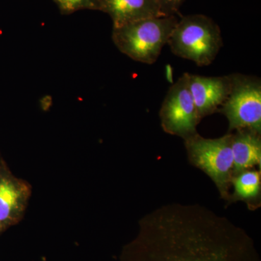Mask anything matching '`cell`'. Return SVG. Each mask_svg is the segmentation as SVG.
Listing matches in <instances>:
<instances>
[{"label":"cell","instance_id":"cell-1","mask_svg":"<svg viewBox=\"0 0 261 261\" xmlns=\"http://www.w3.org/2000/svg\"><path fill=\"white\" fill-rule=\"evenodd\" d=\"M123 261H260L248 233L198 204L170 203L146 215Z\"/></svg>","mask_w":261,"mask_h":261},{"label":"cell","instance_id":"cell-2","mask_svg":"<svg viewBox=\"0 0 261 261\" xmlns=\"http://www.w3.org/2000/svg\"><path fill=\"white\" fill-rule=\"evenodd\" d=\"M178 21L176 15L141 19L113 28L117 48L134 61L153 64Z\"/></svg>","mask_w":261,"mask_h":261},{"label":"cell","instance_id":"cell-3","mask_svg":"<svg viewBox=\"0 0 261 261\" xmlns=\"http://www.w3.org/2000/svg\"><path fill=\"white\" fill-rule=\"evenodd\" d=\"M168 44L175 56L206 66L216 59L223 39L214 20L204 15H190L178 19Z\"/></svg>","mask_w":261,"mask_h":261},{"label":"cell","instance_id":"cell-4","mask_svg":"<svg viewBox=\"0 0 261 261\" xmlns=\"http://www.w3.org/2000/svg\"><path fill=\"white\" fill-rule=\"evenodd\" d=\"M185 140L191 162L210 176L223 198L229 197L228 189L233 177L231 134L216 139L196 134Z\"/></svg>","mask_w":261,"mask_h":261},{"label":"cell","instance_id":"cell-5","mask_svg":"<svg viewBox=\"0 0 261 261\" xmlns=\"http://www.w3.org/2000/svg\"><path fill=\"white\" fill-rule=\"evenodd\" d=\"M232 84L219 111L227 118L229 130L261 132V82L257 77L231 74Z\"/></svg>","mask_w":261,"mask_h":261},{"label":"cell","instance_id":"cell-6","mask_svg":"<svg viewBox=\"0 0 261 261\" xmlns=\"http://www.w3.org/2000/svg\"><path fill=\"white\" fill-rule=\"evenodd\" d=\"M160 117L163 129L168 134L185 140L197 134V126L201 118L189 89L187 73L168 89Z\"/></svg>","mask_w":261,"mask_h":261},{"label":"cell","instance_id":"cell-7","mask_svg":"<svg viewBox=\"0 0 261 261\" xmlns=\"http://www.w3.org/2000/svg\"><path fill=\"white\" fill-rule=\"evenodd\" d=\"M188 86L201 119L217 112L231 92V74L207 77L187 73Z\"/></svg>","mask_w":261,"mask_h":261},{"label":"cell","instance_id":"cell-8","mask_svg":"<svg viewBox=\"0 0 261 261\" xmlns=\"http://www.w3.org/2000/svg\"><path fill=\"white\" fill-rule=\"evenodd\" d=\"M30 193L25 181L0 168V232L19 221Z\"/></svg>","mask_w":261,"mask_h":261},{"label":"cell","instance_id":"cell-9","mask_svg":"<svg viewBox=\"0 0 261 261\" xmlns=\"http://www.w3.org/2000/svg\"><path fill=\"white\" fill-rule=\"evenodd\" d=\"M97 10L111 16L113 28L141 19L167 16L157 0H97Z\"/></svg>","mask_w":261,"mask_h":261},{"label":"cell","instance_id":"cell-10","mask_svg":"<svg viewBox=\"0 0 261 261\" xmlns=\"http://www.w3.org/2000/svg\"><path fill=\"white\" fill-rule=\"evenodd\" d=\"M233 176L261 164L260 134L248 129L231 135Z\"/></svg>","mask_w":261,"mask_h":261},{"label":"cell","instance_id":"cell-11","mask_svg":"<svg viewBox=\"0 0 261 261\" xmlns=\"http://www.w3.org/2000/svg\"><path fill=\"white\" fill-rule=\"evenodd\" d=\"M233 197L238 200L251 201L260 193V171L245 170L233 176Z\"/></svg>","mask_w":261,"mask_h":261},{"label":"cell","instance_id":"cell-12","mask_svg":"<svg viewBox=\"0 0 261 261\" xmlns=\"http://www.w3.org/2000/svg\"><path fill=\"white\" fill-rule=\"evenodd\" d=\"M63 13L69 14L80 10H97V0H53Z\"/></svg>","mask_w":261,"mask_h":261},{"label":"cell","instance_id":"cell-13","mask_svg":"<svg viewBox=\"0 0 261 261\" xmlns=\"http://www.w3.org/2000/svg\"><path fill=\"white\" fill-rule=\"evenodd\" d=\"M161 10L166 15H176L185 0H157Z\"/></svg>","mask_w":261,"mask_h":261}]
</instances>
